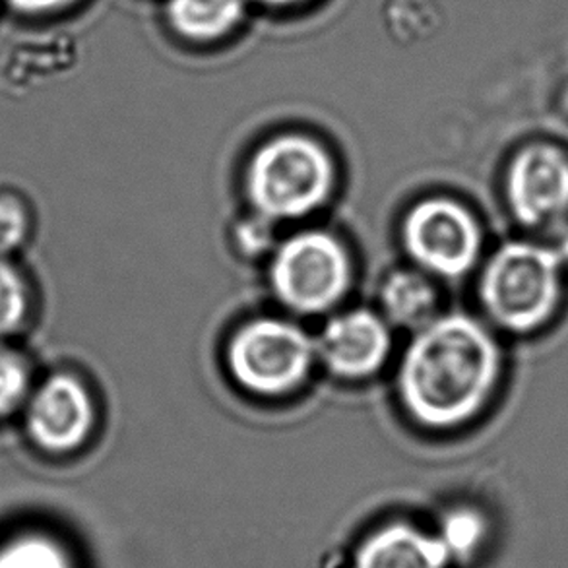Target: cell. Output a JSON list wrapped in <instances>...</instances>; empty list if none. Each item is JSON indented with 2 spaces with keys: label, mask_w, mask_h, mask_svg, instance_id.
<instances>
[{
  "label": "cell",
  "mask_w": 568,
  "mask_h": 568,
  "mask_svg": "<svg viewBox=\"0 0 568 568\" xmlns=\"http://www.w3.org/2000/svg\"><path fill=\"white\" fill-rule=\"evenodd\" d=\"M503 371L499 344L466 315L430 321L407 347L399 367V396L427 427L466 423L491 398Z\"/></svg>",
  "instance_id": "obj_1"
},
{
  "label": "cell",
  "mask_w": 568,
  "mask_h": 568,
  "mask_svg": "<svg viewBox=\"0 0 568 568\" xmlns=\"http://www.w3.org/2000/svg\"><path fill=\"white\" fill-rule=\"evenodd\" d=\"M557 248L515 241L493 254L479 284L487 315L513 334H531L554 321L562 300Z\"/></svg>",
  "instance_id": "obj_2"
},
{
  "label": "cell",
  "mask_w": 568,
  "mask_h": 568,
  "mask_svg": "<svg viewBox=\"0 0 568 568\" xmlns=\"http://www.w3.org/2000/svg\"><path fill=\"white\" fill-rule=\"evenodd\" d=\"M248 196L270 220H295L323 206L334 186V163L315 140L277 136L248 165Z\"/></svg>",
  "instance_id": "obj_3"
},
{
  "label": "cell",
  "mask_w": 568,
  "mask_h": 568,
  "mask_svg": "<svg viewBox=\"0 0 568 568\" xmlns=\"http://www.w3.org/2000/svg\"><path fill=\"white\" fill-rule=\"evenodd\" d=\"M315 346L295 324L262 318L233 336L227 352L233 377L246 390L280 396L305 378Z\"/></svg>",
  "instance_id": "obj_4"
},
{
  "label": "cell",
  "mask_w": 568,
  "mask_h": 568,
  "mask_svg": "<svg viewBox=\"0 0 568 568\" xmlns=\"http://www.w3.org/2000/svg\"><path fill=\"white\" fill-rule=\"evenodd\" d=\"M272 285L293 311L323 313L347 292L349 258L328 233L305 231L280 246L272 262Z\"/></svg>",
  "instance_id": "obj_5"
},
{
  "label": "cell",
  "mask_w": 568,
  "mask_h": 568,
  "mask_svg": "<svg viewBox=\"0 0 568 568\" xmlns=\"http://www.w3.org/2000/svg\"><path fill=\"white\" fill-rule=\"evenodd\" d=\"M508 207L528 230H565L568 223V152L555 142H530L508 163Z\"/></svg>",
  "instance_id": "obj_6"
},
{
  "label": "cell",
  "mask_w": 568,
  "mask_h": 568,
  "mask_svg": "<svg viewBox=\"0 0 568 568\" xmlns=\"http://www.w3.org/2000/svg\"><path fill=\"white\" fill-rule=\"evenodd\" d=\"M407 253L422 268L445 277L464 276L481 251L476 217L453 200L419 202L404 223Z\"/></svg>",
  "instance_id": "obj_7"
},
{
  "label": "cell",
  "mask_w": 568,
  "mask_h": 568,
  "mask_svg": "<svg viewBox=\"0 0 568 568\" xmlns=\"http://www.w3.org/2000/svg\"><path fill=\"white\" fill-rule=\"evenodd\" d=\"M95 412L84 384L69 375H54L39 386L28 406V433L47 453H70L84 443Z\"/></svg>",
  "instance_id": "obj_8"
},
{
  "label": "cell",
  "mask_w": 568,
  "mask_h": 568,
  "mask_svg": "<svg viewBox=\"0 0 568 568\" xmlns=\"http://www.w3.org/2000/svg\"><path fill=\"white\" fill-rule=\"evenodd\" d=\"M316 349L334 375L369 377L390 354V332L375 313L352 311L326 324Z\"/></svg>",
  "instance_id": "obj_9"
},
{
  "label": "cell",
  "mask_w": 568,
  "mask_h": 568,
  "mask_svg": "<svg viewBox=\"0 0 568 568\" xmlns=\"http://www.w3.org/2000/svg\"><path fill=\"white\" fill-rule=\"evenodd\" d=\"M450 555L438 534L414 524H384L355 549L349 568H448Z\"/></svg>",
  "instance_id": "obj_10"
},
{
  "label": "cell",
  "mask_w": 568,
  "mask_h": 568,
  "mask_svg": "<svg viewBox=\"0 0 568 568\" xmlns=\"http://www.w3.org/2000/svg\"><path fill=\"white\" fill-rule=\"evenodd\" d=\"M245 8L246 0H170L168 18L183 38L212 41L235 30Z\"/></svg>",
  "instance_id": "obj_11"
},
{
  "label": "cell",
  "mask_w": 568,
  "mask_h": 568,
  "mask_svg": "<svg viewBox=\"0 0 568 568\" xmlns=\"http://www.w3.org/2000/svg\"><path fill=\"white\" fill-rule=\"evenodd\" d=\"M383 307L392 323L422 326L430 323L437 308V292L425 277L415 272H394L384 284Z\"/></svg>",
  "instance_id": "obj_12"
},
{
  "label": "cell",
  "mask_w": 568,
  "mask_h": 568,
  "mask_svg": "<svg viewBox=\"0 0 568 568\" xmlns=\"http://www.w3.org/2000/svg\"><path fill=\"white\" fill-rule=\"evenodd\" d=\"M0 568H77L61 541L45 534H26L0 547Z\"/></svg>",
  "instance_id": "obj_13"
},
{
  "label": "cell",
  "mask_w": 568,
  "mask_h": 568,
  "mask_svg": "<svg viewBox=\"0 0 568 568\" xmlns=\"http://www.w3.org/2000/svg\"><path fill=\"white\" fill-rule=\"evenodd\" d=\"M437 534L453 561L469 559L484 546L487 538V520L474 508H458L446 516Z\"/></svg>",
  "instance_id": "obj_14"
},
{
  "label": "cell",
  "mask_w": 568,
  "mask_h": 568,
  "mask_svg": "<svg viewBox=\"0 0 568 568\" xmlns=\"http://www.w3.org/2000/svg\"><path fill=\"white\" fill-rule=\"evenodd\" d=\"M28 311V293L14 266L0 254V336H7L22 324Z\"/></svg>",
  "instance_id": "obj_15"
},
{
  "label": "cell",
  "mask_w": 568,
  "mask_h": 568,
  "mask_svg": "<svg viewBox=\"0 0 568 568\" xmlns=\"http://www.w3.org/2000/svg\"><path fill=\"white\" fill-rule=\"evenodd\" d=\"M28 371L14 355L0 352V415L20 406L28 392Z\"/></svg>",
  "instance_id": "obj_16"
},
{
  "label": "cell",
  "mask_w": 568,
  "mask_h": 568,
  "mask_svg": "<svg viewBox=\"0 0 568 568\" xmlns=\"http://www.w3.org/2000/svg\"><path fill=\"white\" fill-rule=\"evenodd\" d=\"M28 231V217L14 199H0V254L14 251Z\"/></svg>",
  "instance_id": "obj_17"
},
{
  "label": "cell",
  "mask_w": 568,
  "mask_h": 568,
  "mask_svg": "<svg viewBox=\"0 0 568 568\" xmlns=\"http://www.w3.org/2000/svg\"><path fill=\"white\" fill-rule=\"evenodd\" d=\"M78 0H7L8 7L22 16H47L72 7Z\"/></svg>",
  "instance_id": "obj_18"
},
{
  "label": "cell",
  "mask_w": 568,
  "mask_h": 568,
  "mask_svg": "<svg viewBox=\"0 0 568 568\" xmlns=\"http://www.w3.org/2000/svg\"><path fill=\"white\" fill-rule=\"evenodd\" d=\"M262 2L272 4V7H292V4H300L303 0H262Z\"/></svg>",
  "instance_id": "obj_19"
},
{
  "label": "cell",
  "mask_w": 568,
  "mask_h": 568,
  "mask_svg": "<svg viewBox=\"0 0 568 568\" xmlns=\"http://www.w3.org/2000/svg\"><path fill=\"white\" fill-rule=\"evenodd\" d=\"M562 256V261H568V231L565 233V241H562L561 248H557Z\"/></svg>",
  "instance_id": "obj_20"
}]
</instances>
